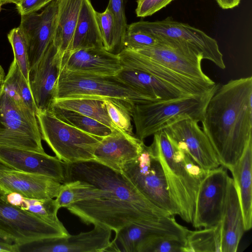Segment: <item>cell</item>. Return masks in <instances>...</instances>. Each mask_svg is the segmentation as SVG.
Wrapping results in <instances>:
<instances>
[{
	"label": "cell",
	"instance_id": "1",
	"mask_svg": "<svg viewBox=\"0 0 252 252\" xmlns=\"http://www.w3.org/2000/svg\"><path fill=\"white\" fill-rule=\"evenodd\" d=\"M56 200L87 225L115 233L132 223L169 216L151 202L120 172L94 160L65 164V177Z\"/></svg>",
	"mask_w": 252,
	"mask_h": 252
},
{
	"label": "cell",
	"instance_id": "2",
	"mask_svg": "<svg viewBox=\"0 0 252 252\" xmlns=\"http://www.w3.org/2000/svg\"><path fill=\"white\" fill-rule=\"evenodd\" d=\"M201 122L220 165L229 169L252 139V77L219 85Z\"/></svg>",
	"mask_w": 252,
	"mask_h": 252
},
{
	"label": "cell",
	"instance_id": "3",
	"mask_svg": "<svg viewBox=\"0 0 252 252\" xmlns=\"http://www.w3.org/2000/svg\"><path fill=\"white\" fill-rule=\"evenodd\" d=\"M162 167L170 198L185 221L192 224L200 184L207 171L161 130L150 145Z\"/></svg>",
	"mask_w": 252,
	"mask_h": 252
},
{
	"label": "cell",
	"instance_id": "4",
	"mask_svg": "<svg viewBox=\"0 0 252 252\" xmlns=\"http://www.w3.org/2000/svg\"><path fill=\"white\" fill-rule=\"evenodd\" d=\"M219 86L216 84L200 95L133 104L130 114L135 126V136L143 141L181 118L201 122L207 104Z\"/></svg>",
	"mask_w": 252,
	"mask_h": 252
},
{
	"label": "cell",
	"instance_id": "5",
	"mask_svg": "<svg viewBox=\"0 0 252 252\" xmlns=\"http://www.w3.org/2000/svg\"><path fill=\"white\" fill-rule=\"evenodd\" d=\"M75 97L110 98L134 103L158 101L122 81L116 75L85 73L61 69L54 100Z\"/></svg>",
	"mask_w": 252,
	"mask_h": 252
},
{
	"label": "cell",
	"instance_id": "6",
	"mask_svg": "<svg viewBox=\"0 0 252 252\" xmlns=\"http://www.w3.org/2000/svg\"><path fill=\"white\" fill-rule=\"evenodd\" d=\"M36 116L41 139L59 159L66 163L94 159V153L103 137L63 121L50 110H37Z\"/></svg>",
	"mask_w": 252,
	"mask_h": 252
},
{
	"label": "cell",
	"instance_id": "7",
	"mask_svg": "<svg viewBox=\"0 0 252 252\" xmlns=\"http://www.w3.org/2000/svg\"><path fill=\"white\" fill-rule=\"evenodd\" d=\"M36 113L0 89V146L45 153Z\"/></svg>",
	"mask_w": 252,
	"mask_h": 252
},
{
	"label": "cell",
	"instance_id": "8",
	"mask_svg": "<svg viewBox=\"0 0 252 252\" xmlns=\"http://www.w3.org/2000/svg\"><path fill=\"white\" fill-rule=\"evenodd\" d=\"M146 198L172 216L178 215L169 195L164 172L151 146L144 144L138 157L121 173Z\"/></svg>",
	"mask_w": 252,
	"mask_h": 252
},
{
	"label": "cell",
	"instance_id": "9",
	"mask_svg": "<svg viewBox=\"0 0 252 252\" xmlns=\"http://www.w3.org/2000/svg\"><path fill=\"white\" fill-rule=\"evenodd\" d=\"M66 228L51 224L36 216L12 205L0 189V237L19 245L41 239L66 237Z\"/></svg>",
	"mask_w": 252,
	"mask_h": 252
},
{
	"label": "cell",
	"instance_id": "10",
	"mask_svg": "<svg viewBox=\"0 0 252 252\" xmlns=\"http://www.w3.org/2000/svg\"><path fill=\"white\" fill-rule=\"evenodd\" d=\"M133 24L155 37L174 40L188 45L203 60L212 62L220 69L225 68L217 41L197 28L176 21L171 17L154 22L140 21Z\"/></svg>",
	"mask_w": 252,
	"mask_h": 252
},
{
	"label": "cell",
	"instance_id": "11",
	"mask_svg": "<svg viewBox=\"0 0 252 252\" xmlns=\"http://www.w3.org/2000/svg\"><path fill=\"white\" fill-rule=\"evenodd\" d=\"M229 177L222 165L207 171L198 188L192 223L194 227L209 228L220 222Z\"/></svg>",
	"mask_w": 252,
	"mask_h": 252
},
{
	"label": "cell",
	"instance_id": "12",
	"mask_svg": "<svg viewBox=\"0 0 252 252\" xmlns=\"http://www.w3.org/2000/svg\"><path fill=\"white\" fill-rule=\"evenodd\" d=\"M163 130L203 169L209 171L220 165L210 141L196 121L181 118Z\"/></svg>",
	"mask_w": 252,
	"mask_h": 252
},
{
	"label": "cell",
	"instance_id": "13",
	"mask_svg": "<svg viewBox=\"0 0 252 252\" xmlns=\"http://www.w3.org/2000/svg\"><path fill=\"white\" fill-rule=\"evenodd\" d=\"M58 10V0H53L40 13L21 16L18 27L27 43L29 69L38 61L53 40Z\"/></svg>",
	"mask_w": 252,
	"mask_h": 252
},
{
	"label": "cell",
	"instance_id": "14",
	"mask_svg": "<svg viewBox=\"0 0 252 252\" xmlns=\"http://www.w3.org/2000/svg\"><path fill=\"white\" fill-rule=\"evenodd\" d=\"M62 57L52 41L38 61L29 69L28 81L37 110H49L55 99Z\"/></svg>",
	"mask_w": 252,
	"mask_h": 252
},
{
	"label": "cell",
	"instance_id": "15",
	"mask_svg": "<svg viewBox=\"0 0 252 252\" xmlns=\"http://www.w3.org/2000/svg\"><path fill=\"white\" fill-rule=\"evenodd\" d=\"M111 229L99 226L66 237L51 238L19 245V252H104L111 242Z\"/></svg>",
	"mask_w": 252,
	"mask_h": 252
},
{
	"label": "cell",
	"instance_id": "16",
	"mask_svg": "<svg viewBox=\"0 0 252 252\" xmlns=\"http://www.w3.org/2000/svg\"><path fill=\"white\" fill-rule=\"evenodd\" d=\"M0 162L11 169L46 176L61 183L64 180L65 162L46 153L0 146Z\"/></svg>",
	"mask_w": 252,
	"mask_h": 252
},
{
	"label": "cell",
	"instance_id": "17",
	"mask_svg": "<svg viewBox=\"0 0 252 252\" xmlns=\"http://www.w3.org/2000/svg\"><path fill=\"white\" fill-rule=\"evenodd\" d=\"M62 184L49 177L17 171L0 162V189L6 193L16 192L28 198H54Z\"/></svg>",
	"mask_w": 252,
	"mask_h": 252
},
{
	"label": "cell",
	"instance_id": "18",
	"mask_svg": "<svg viewBox=\"0 0 252 252\" xmlns=\"http://www.w3.org/2000/svg\"><path fill=\"white\" fill-rule=\"evenodd\" d=\"M162 217L144 224L132 223L117 233L105 252H136L139 243L154 234H172L186 237L189 230L179 224L174 217Z\"/></svg>",
	"mask_w": 252,
	"mask_h": 252
},
{
	"label": "cell",
	"instance_id": "19",
	"mask_svg": "<svg viewBox=\"0 0 252 252\" xmlns=\"http://www.w3.org/2000/svg\"><path fill=\"white\" fill-rule=\"evenodd\" d=\"M144 144L135 135L115 129L102 138L95 150L94 160L121 173L125 164L138 157Z\"/></svg>",
	"mask_w": 252,
	"mask_h": 252
},
{
	"label": "cell",
	"instance_id": "20",
	"mask_svg": "<svg viewBox=\"0 0 252 252\" xmlns=\"http://www.w3.org/2000/svg\"><path fill=\"white\" fill-rule=\"evenodd\" d=\"M123 68L118 54L103 47L80 49L63 54L61 69L85 73L116 75Z\"/></svg>",
	"mask_w": 252,
	"mask_h": 252
},
{
	"label": "cell",
	"instance_id": "21",
	"mask_svg": "<svg viewBox=\"0 0 252 252\" xmlns=\"http://www.w3.org/2000/svg\"><path fill=\"white\" fill-rule=\"evenodd\" d=\"M123 67L144 71L171 84L189 95L204 94L214 87L192 80L155 64L144 55L124 49L119 54Z\"/></svg>",
	"mask_w": 252,
	"mask_h": 252
},
{
	"label": "cell",
	"instance_id": "22",
	"mask_svg": "<svg viewBox=\"0 0 252 252\" xmlns=\"http://www.w3.org/2000/svg\"><path fill=\"white\" fill-rule=\"evenodd\" d=\"M220 252H236L245 232L241 208L233 179L229 178L225 205L220 222Z\"/></svg>",
	"mask_w": 252,
	"mask_h": 252
},
{
	"label": "cell",
	"instance_id": "23",
	"mask_svg": "<svg viewBox=\"0 0 252 252\" xmlns=\"http://www.w3.org/2000/svg\"><path fill=\"white\" fill-rule=\"evenodd\" d=\"M116 76L122 81L158 101L191 96L163 79L144 71L123 67Z\"/></svg>",
	"mask_w": 252,
	"mask_h": 252
},
{
	"label": "cell",
	"instance_id": "24",
	"mask_svg": "<svg viewBox=\"0 0 252 252\" xmlns=\"http://www.w3.org/2000/svg\"><path fill=\"white\" fill-rule=\"evenodd\" d=\"M229 170L233 176L247 231L252 227V139L239 160Z\"/></svg>",
	"mask_w": 252,
	"mask_h": 252
},
{
	"label": "cell",
	"instance_id": "25",
	"mask_svg": "<svg viewBox=\"0 0 252 252\" xmlns=\"http://www.w3.org/2000/svg\"><path fill=\"white\" fill-rule=\"evenodd\" d=\"M96 11L90 0H83L74 32L70 52L80 49L103 47Z\"/></svg>",
	"mask_w": 252,
	"mask_h": 252
},
{
	"label": "cell",
	"instance_id": "26",
	"mask_svg": "<svg viewBox=\"0 0 252 252\" xmlns=\"http://www.w3.org/2000/svg\"><path fill=\"white\" fill-rule=\"evenodd\" d=\"M83 0H58L53 42L63 56L70 48Z\"/></svg>",
	"mask_w": 252,
	"mask_h": 252
},
{
	"label": "cell",
	"instance_id": "27",
	"mask_svg": "<svg viewBox=\"0 0 252 252\" xmlns=\"http://www.w3.org/2000/svg\"><path fill=\"white\" fill-rule=\"evenodd\" d=\"M52 105L73 110L95 119L113 131L118 128L109 117L103 98H67L54 100Z\"/></svg>",
	"mask_w": 252,
	"mask_h": 252
},
{
	"label": "cell",
	"instance_id": "28",
	"mask_svg": "<svg viewBox=\"0 0 252 252\" xmlns=\"http://www.w3.org/2000/svg\"><path fill=\"white\" fill-rule=\"evenodd\" d=\"M2 87L18 103L28 107L36 113L37 109L33 98L28 81L13 60L5 76Z\"/></svg>",
	"mask_w": 252,
	"mask_h": 252
},
{
	"label": "cell",
	"instance_id": "29",
	"mask_svg": "<svg viewBox=\"0 0 252 252\" xmlns=\"http://www.w3.org/2000/svg\"><path fill=\"white\" fill-rule=\"evenodd\" d=\"M63 121L91 134L104 137L112 130L99 121L77 112L52 105L49 110Z\"/></svg>",
	"mask_w": 252,
	"mask_h": 252
},
{
	"label": "cell",
	"instance_id": "30",
	"mask_svg": "<svg viewBox=\"0 0 252 252\" xmlns=\"http://www.w3.org/2000/svg\"><path fill=\"white\" fill-rule=\"evenodd\" d=\"M187 252H220L221 226L189 231L187 236Z\"/></svg>",
	"mask_w": 252,
	"mask_h": 252
},
{
	"label": "cell",
	"instance_id": "31",
	"mask_svg": "<svg viewBox=\"0 0 252 252\" xmlns=\"http://www.w3.org/2000/svg\"><path fill=\"white\" fill-rule=\"evenodd\" d=\"M136 252H187V237L172 234H154L143 239Z\"/></svg>",
	"mask_w": 252,
	"mask_h": 252
},
{
	"label": "cell",
	"instance_id": "32",
	"mask_svg": "<svg viewBox=\"0 0 252 252\" xmlns=\"http://www.w3.org/2000/svg\"><path fill=\"white\" fill-rule=\"evenodd\" d=\"M18 207L51 224L65 228L58 219L57 214L60 208L55 199H34L23 196Z\"/></svg>",
	"mask_w": 252,
	"mask_h": 252
},
{
	"label": "cell",
	"instance_id": "33",
	"mask_svg": "<svg viewBox=\"0 0 252 252\" xmlns=\"http://www.w3.org/2000/svg\"><path fill=\"white\" fill-rule=\"evenodd\" d=\"M103 100L108 115L115 126L129 134L134 135L131 117L127 109L123 106L129 101L110 98H103Z\"/></svg>",
	"mask_w": 252,
	"mask_h": 252
},
{
	"label": "cell",
	"instance_id": "34",
	"mask_svg": "<svg viewBox=\"0 0 252 252\" xmlns=\"http://www.w3.org/2000/svg\"><path fill=\"white\" fill-rule=\"evenodd\" d=\"M7 38L13 50L14 60L28 81L29 64L27 46L24 36L19 28L17 27L9 32Z\"/></svg>",
	"mask_w": 252,
	"mask_h": 252
},
{
	"label": "cell",
	"instance_id": "35",
	"mask_svg": "<svg viewBox=\"0 0 252 252\" xmlns=\"http://www.w3.org/2000/svg\"><path fill=\"white\" fill-rule=\"evenodd\" d=\"M159 40L136 27L133 23L127 25L123 40V49L136 51L156 46Z\"/></svg>",
	"mask_w": 252,
	"mask_h": 252
},
{
	"label": "cell",
	"instance_id": "36",
	"mask_svg": "<svg viewBox=\"0 0 252 252\" xmlns=\"http://www.w3.org/2000/svg\"><path fill=\"white\" fill-rule=\"evenodd\" d=\"M103 48L115 53V22L113 13L107 7L102 12H96Z\"/></svg>",
	"mask_w": 252,
	"mask_h": 252
},
{
	"label": "cell",
	"instance_id": "37",
	"mask_svg": "<svg viewBox=\"0 0 252 252\" xmlns=\"http://www.w3.org/2000/svg\"><path fill=\"white\" fill-rule=\"evenodd\" d=\"M113 13L115 22V53L123 50V40L127 26L125 0H109L107 6Z\"/></svg>",
	"mask_w": 252,
	"mask_h": 252
},
{
	"label": "cell",
	"instance_id": "38",
	"mask_svg": "<svg viewBox=\"0 0 252 252\" xmlns=\"http://www.w3.org/2000/svg\"><path fill=\"white\" fill-rule=\"evenodd\" d=\"M174 0H137L135 9L138 17L150 16L166 7Z\"/></svg>",
	"mask_w": 252,
	"mask_h": 252
},
{
	"label": "cell",
	"instance_id": "39",
	"mask_svg": "<svg viewBox=\"0 0 252 252\" xmlns=\"http://www.w3.org/2000/svg\"><path fill=\"white\" fill-rule=\"evenodd\" d=\"M48 3V0H19L16 5L21 16L37 12Z\"/></svg>",
	"mask_w": 252,
	"mask_h": 252
},
{
	"label": "cell",
	"instance_id": "40",
	"mask_svg": "<svg viewBox=\"0 0 252 252\" xmlns=\"http://www.w3.org/2000/svg\"><path fill=\"white\" fill-rule=\"evenodd\" d=\"M218 5L222 9H229L237 7L241 0H215Z\"/></svg>",
	"mask_w": 252,
	"mask_h": 252
},
{
	"label": "cell",
	"instance_id": "41",
	"mask_svg": "<svg viewBox=\"0 0 252 252\" xmlns=\"http://www.w3.org/2000/svg\"><path fill=\"white\" fill-rule=\"evenodd\" d=\"M0 252H19L18 245L0 243Z\"/></svg>",
	"mask_w": 252,
	"mask_h": 252
},
{
	"label": "cell",
	"instance_id": "42",
	"mask_svg": "<svg viewBox=\"0 0 252 252\" xmlns=\"http://www.w3.org/2000/svg\"><path fill=\"white\" fill-rule=\"evenodd\" d=\"M5 76L4 70L2 66L0 64V89L3 85Z\"/></svg>",
	"mask_w": 252,
	"mask_h": 252
},
{
	"label": "cell",
	"instance_id": "43",
	"mask_svg": "<svg viewBox=\"0 0 252 252\" xmlns=\"http://www.w3.org/2000/svg\"><path fill=\"white\" fill-rule=\"evenodd\" d=\"M19 0H0V8L1 6L6 3H13L16 4Z\"/></svg>",
	"mask_w": 252,
	"mask_h": 252
},
{
	"label": "cell",
	"instance_id": "44",
	"mask_svg": "<svg viewBox=\"0 0 252 252\" xmlns=\"http://www.w3.org/2000/svg\"><path fill=\"white\" fill-rule=\"evenodd\" d=\"M0 243L8 244H15L11 241L8 240L7 239L3 238L1 237H0Z\"/></svg>",
	"mask_w": 252,
	"mask_h": 252
},
{
	"label": "cell",
	"instance_id": "45",
	"mask_svg": "<svg viewBox=\"0 0 252 252\" xmlns=\"http://www.w3.org/2000/svg\"><path fill=\"white\" fill-rule=\"evenodd\" d=\"M52 0H48V3H49V2H50V1H51Z\"/></svg>",
	"mask_w": 252,
	"mask_h": 252
}]
</instances>
